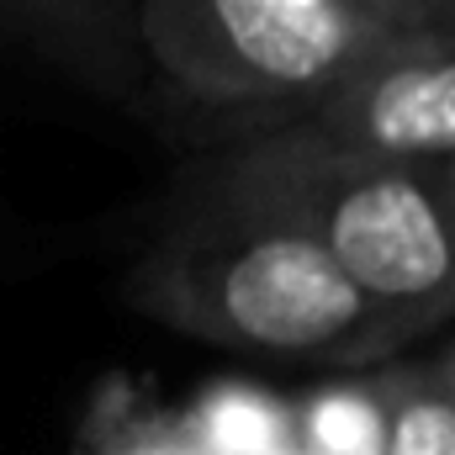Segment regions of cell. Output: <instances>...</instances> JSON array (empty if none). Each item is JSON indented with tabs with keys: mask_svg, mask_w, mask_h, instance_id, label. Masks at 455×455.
<instances>
[{
	"mask_svg": "<svg viewBox=\"0 0 455 455\" xmlns=\"http://www.w3.org/2000/svg\"><path fill=\"white\" fill-rule=\"evenodd\" d=\"M148 297L207 339L265 355H344L397 334L291 218L223 228L164 254L148 275Z\"/></svg>",
	"mask_w": 455,
	"mask_h": 455,
	"instance_id": "6da1fadb",
	"label": "cell"
},
{
	"mask_svg": "<svg viewBox=\"0 0 455 455\" xmlns=\"http://www.w3.org/2000/svg\"><path fill=\"white\" fill-rule=\"evenodd\" d=\"M249 202L307 228L344 281L397 329L455 307L451 164H259Z\"/></svg>",
	"mask_w": 455,
	"mask_h": 455,
	"instance_id": "7a4b0ae2",
	"label": "cell"
},
{
	"mask_svg": "<svg viewBox=\"0 0 455 455\" xmlns=\"http://www.w3.org/2000/svg\"><path fill=\"white\" fill-rule=\"evenodd\" d=\"M397 21L307 0H143V43L202 101H318L392 53Z\"/></svg>",
	"mask_w": 455,
	"mask_h": 455,
	"instance_id": "3957f363",
	"label": "cell"
},
{
	"mask_svg": "<svg viewBox=\"0 0 455 455\" xmlns=\"http://www.w3.org/2000/svg\"><path fill=\"white\" fill-rule=\"evenodd\" d=\"M455 53H381L307 101V122L259 164H451Z\"/></svg>",
	"mask_w": 455,
	"mask_h": 455,
	"instance_id": "277c9868",
	"label": "cell"
},
{
	"mask_svg": "<svg viewBox=\"0 0 455 455\" xmlns=\"http://www.w3.org/2000/svg\"><path fill=\"white\" fill-rule=\"evenodd\" d=\"M291 440L307 455H381L387 403L376 392H318L291 413Z\"/></svg>",
	"mask_w": 455,
	"mask_h": 455,
	"instance_id": "5b68a950",
	"label": "cell"
},
{
	"mask_svg": "<svg viewBox=\"0 0 455 455\" xmlns=\"http://www.w3.org/2000/svg\"><path fill=\"white\" fill-rule=\"evenodd\" d=\"M196 440L218 455H270L291 445V408H275L259 392H212L196 413Z\"/></svg>",
	"mask_w": 455,
	"mask_h": 455,
	"instance_id": "8992f818",
	"label": "cell"
},
{
	"mask_svg": "<svg viewBox=\"0 0 455 455\" xmlns=\"http://www.w3.org/2000/svg\"><path fill=\"white\" fill-rule=\"evenodd\" d=\"M381 455H455V397L451 387H413L387 403Z\"/></svg>",
	"mask_w": 455,
	"mask_h": 455,
	"instance_id": "52a82bcc",
	"label": "cell"
},
{
	"mask_svg": "<svg viewBox=\"0 0 455 455\" xmlns=\"http://www.w3.org/2000/svg\"><path fill=\"white\" fill-rule=\"evenodd\" d=\"M392 53H455V0H419Z\"/></svg>",
	"mask_w": 455,
	"mask_h": 455,
	"instance_id": "ba28073f",
	"label": "cell"
},
{
	"mask_svg": "<svg viewBox=\"0 0 455 455\" xmlns=\"http://www.w3.org/2000/svg\"><path fill=\"white\" fill-rule=\"evenodd\" d=\"M307 5H329V11H349V16H376V21H408L419 0H307Z\"/></svg>",
	"mask_w": 455,
	"mask_h": 455,
	"instance_id": "9c48e42d",
	"label": "cell"
},
{
	"mask_svg": "<svg viewBox=\"0 0 455 455\" xmlns=\"http://www.w3.org/2000/svg\"><path fill=\"white\" fill-rule=\"evenodd\" d=\"M270 455H307V451H302V445L291 440V445H281V451H270Z\"/></svg>",
	"mask_w": 455,
	"mask_h": 455,
	"instance_id": "30bf717a",
	"label": "cell"
},
{
	"mask_svg": "<svg viewBox=\"0 0 455 455\" xmlns=\"http://www.w3.org/2000/svg\"><path fill=\"white\" fill-rule=\"evenodd\" d=\"M451 397H455V365H451Z\"/></svg>",
	"mask_w": 455,
	"mask_h": 455,
	"instance_id": "8fae6325",
	"label": "cell"
},
{
	"mask_svg": "<svg viewBox=\"0 0 455 455\" xmlns=\"http://www.w3.org/2000/svg\"><path fill=\"white\" fill-rule=\"evenodd\" d=\"M451 180H455V159H451Z\"/></svg>",
	"mask_w": 455,
	"mask_h": 455,
	"instance_id": "7c38bea8",
	"label": "cell"
}]
</instances>
